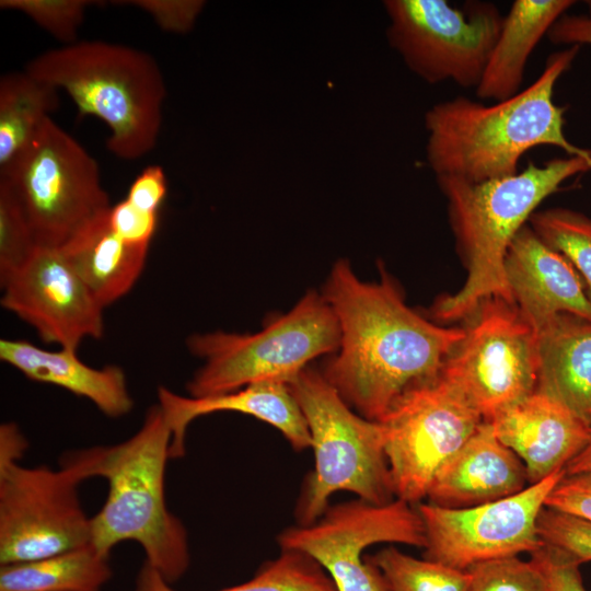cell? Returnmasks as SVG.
I'll return each instance as SVG.
<instances>
[{
    "instance_id": "2",
    "label": "cell",
    "mask_w": 591,
    "mask_h": 591,
    "mask_svg": "<svg viewBox=\"0 0 591 591\" xmlns=\"http://www.w3.org/2000/svg\"><path fill=\"white\" fill-rule=\"evenodd\" d=\"M580 45L548 56L537 79L518 94L490 105L457 96L425 114L426 159L438 176L482 183L514 175L532 148L554 146L568 157L591 161V150L564 132L565 108L555 104L557 80L571 66Z\"/></svg>"
},
{
    "instance_id": "22",
    "label": "cell",
    "mask_w": 591,
    "mask_h": 591,
    "mask_svg": "<svg viewBox=\"0 0 591 591\" xmlns=\"http://www.w3.org/2000/svg\"><path fill=\"white\" fill-rule=\"evenodd\" d=\"M573 4L572 0L513 1L475 89L477 97L499 102L518 94L531 53Z\"/></svg>"
},
{
    "instance_id": "8",
    "label": "cell",
    "mask_w": 591,
    "mask_h": 591,
    "mask_svg": "<svg viewBox=\"0 0 591 591\" xmlns=\"http://www.w3.org/2000/svg\"><path fill=\"white\" fill-rule=\"evenodd\" d=\"M27 441L14 422L0 427V564L33 561L91 544V518L78 487L91 477L84 450L59 470L19 464Z\"/></svg>"
},
{
    "instance_id": "28",
    "label": "cell",
    "mask_w": 591,
    "mask_h": 591,
    "mask_svg": "<svg viewBox=\"0 0 591 591\" xmlns=\"http://www.w3.org/2000/svg\"><path fill=\"white\" fill-rule=\"evenodd\" d=\"M528 223L544 243L573 266L591 301V217L555 207L535 211Z\"/></svg>"
},
{
    "instance_id": "13",
    "label": "cell",
    "mask_w": 591,
    "mask_h": 591,
    "mask_svg": "<svg viewBox=\"0 0 591 591\" xmlns=\"http://www.w3.org/2000/svg\"><path fill=\"white\" fill-rule=\"evenodd\" d=\"M281 549L302 553L329 576L337 591H389L381 571L362 552L379 543L426 546L417 508L395 498L375 505L356 499L328 506L314 523L296 525L277 536Z\"/></svg>"
},
{
    "instance_id": "35",
    "label": "cell",
    "mask_w": 591,
    "mask_h": 591,
    "mask_svg": "<svg viewBox=\"0 0 591 591\" xmlns=\"http://www.w3.org/2000/svg\"><path fill=\"white\" fill-rule=\"evenodd\" d=\"M530 555L543 571L548 591H587L579 570L580 564L567 553L544 544Z\"/></svg>"
},
{
    "instance_id": "36",
    "label": "cell",
    "mask_w": 591,
    "mask_h": 591,
    "mask_svg": "<svg viewBox=\"0 0 591 591\" xmlns=\"http://www.w3.org/2000/svg\"><path fill=\"white\" fill-rule=\"evenodd\" d=\"M545 507L591 522V473L565 474L547 497Z\"/></svg>"
},
{
    "instance_id": "33",
    "label": "cell",
    "mask_w": 591,
    "mask_h": 591,
    "mask_svg": "<svg viewBox=\"0 0 591 591\" xmlns=\"http://www.w3.org/2000/svg\"><path fill=\"white\" fill-rule=\"evenodd\" d=\"M113 3L137 8L163 32L177 35L189 33L206 7L202 0H127Z\"/></svg>"
},
{
    "instance_id": "7",
    "label": "cell",
    "mask_w": 591,
    "mask_h": 591,
    "mask_svg": "<svg viewBox=\"0 0 591 591\" xmlns=\"http://www.w3.org/2000/svg\"><path fill=\"white\" fill-rule=\"evenodd\" d=\"M337 317L322 292L309 290L287 313L274 315L252 334H194L189 352L204 364L187 382L192 397L233 392L247 385L288 384L317 357L338 350Z\"/></svg>"
},
{
    "instance_id": "25",
    "label": "cell",
    "mask_w": 591,
    "mask_h": 591,
    "mask_svg": "<svg viewBox=\"0 0 591 591\" xmlns=\"http://www.w3.org/2000/svg\"><path fill=\"white\" fill-rule=\"evenodd\" d=\"M58 89L25 70L0 78V170L32 140L59 106Z\"/></svg>"
},
{
    "instance_id": "18",
    "label": "cell",
    "mask_w": 591,
    "mask_h": 591,
    "mask_svg": "<svg viewBox=\"0 0 591 591\" xmlns=\"http://www.w3.org/2000/svg\"><path fill=\"white\" fill-rule=\"evenodd\" d=\"M529 485L523 462L483 420L439 468L427 499L441 507L467 508L512 496Z\"/></svg>"
},
{
    "instance_id": "21",
    "label": "cell",
    "mask_w": 591,
    "mask_h": 591,
    "mask_svg": "<svg viewBox=\"0 0 591 591\" xmlns=\"http://www.w3.org/2000/svg\"><path fill=\"white\" fill-rule=\"evenodd\" d=\"M541 391L591 427V321L559 314L537 331Z\"/></svg>"
},
{
    "instance_id": "26",
    "label": "cell",
    "mask_w": 591,
    "mask_h": 591,
    "mask_svg": "<svg viewBox=\"0 0 591 591\" xmlns=\"http://www.w3.org/2000/svg\"><path fill=\"white\" fill-rule=\"evenodd\" d=\"M134 591H176L146 560L136 577ZM219 591H337L326 571L309 556L281 549L255 576L241 584Z\"/></svg>"
},
{
    "instance_id": "5",
    "label": "cell",
    "mask_w": 591,
    "mask_h": 591,
    "mask_svg": "<svg viewBox=\"0 0 591 591\" xmlns=\"http://www.w3.org/2000/svg\"><path fill=\"white\" fill-rule=\"evenodd\" d=\"M25 71L65 91L80 115L102 120L107 149L124 160L153 150L163 119L166 86L148 53L103 40H78L33 58Z\"/></svg>"
},
{
    "instance_id": "11",
    "label": "cell",
    "mask_w": 591,
    "mask_h": 591,
    "mask_svg": "<svg viewBox=\"0 0 591 591\" xmlns=\"http://www.w3.org/2000/svg\"><path fill=\"white\" fill-rule=\"evenodd\" d=\"M464 337L441 373L489 421L537 387V332L501 298L484 300L466 318Z\"/></svg>"
},
{
    "instance_id": "4",
    "label": "cell",
    "mask_w": 591,
    "mask_h": 591,
    "mask_svg": "<svg viewBox=\"0 0 591 591\" xmlns=\"http://www.w3.org/2000/svg\"><path fill=\"white\" fill-rule=\"evenodd\" d=\"M172 431L158 404L127 440L84 449L91 477L107 480V497L91 518V544L103 556L123 542L138 543L150 564L169 583L189 568L186 528L165 500V466L171 459Z\"/></svg>"
},
{
    "instance_id": "27",
    "label": "cell",
    "mask_w": 591,
    "mask_h": 591,
    "mask_svg": "<svg viewBox=\"0 0 591 591\" xmlns=\"http://www.w3.org/2000/svg\"><path fill=\"white\" fill-rule=\"evenodd\" d=\"M383 575L389 591H467L470 573L387 547L366 557Z\"/></svg>"
},
{
    "instance_id": "31",
    "label": "cell",
    "mask_w": 591,
    "mask_h": 591,
    "mask_svg": "<svg viewBox=\"0 0 591 591\" xmlns=\"http://www.w3.org/2000/svg\"><path fill=\"white\" fill-rule=\"evenodd\" d=\"M467 571V591H548L543 571L532 559L498 558L476 564Z\"/></svg>"
},
{
    "instance_id": "23",
    "label": "cell",
    "mask_w": 591,
    "mask_h": 591,
    "mask_svg": "<svg viewBox=\"0 0 591 591\" xmlns=\"http://www.w3.org/2000/svg\"><path fill=\"white\" fill-rule=\"evenodd\" d=\"M108 210L59 247L104 309L132 289L143 271L149 251L123 242L109 227Z\"/></svg>"
},
{
    "instance_id": "30",
    "label": "cell",
    "mask_w": 591,
    "mask_h": 591,
    "mask_svg": "<svg viewBox=\"0 0 591 591\" xmlns=\"http://www.w3.org/2000/svg\"><path fill=\"white\" fill-rule=\"evenodd\" d=\"M91 0H1L2 10L16 11L36 23L51 36L69 45L78 42Z\"/></svg>"
},
{
    "instance_id": "39",
    "label": "cell",
    "mask_w": 591,
    "mask_h": 591,
    "mask_svg": "<svg viewBox=\"0 0 591 591\" xmlns=\"http://www.w3.org/2000/svg\"><path fill=\"white\" fill-rule=\"evenodd\" d=\"M567 475L591 473V437L587 445L566 465Z\"/></svg>"
},
{
    "instance_id": "24",
    "label": "cell",
    "mask_w": 591,
    "mask_h": 591,
    "mask_svg": "<svg viewBox=\"0 0 591 591\" xmlns=\"http://www.w3.org/2000/svg\"><path fill=\"white\" fill-rule=\"evenodd\" d=\"M112 575L109 557L89 544L33 561L1 565L0 591H101Z\"/></svg>"
},
{
    "instance_id": "17",
    "label": "cell",
    "mask_w": 591,
    "mask_h": 591,
    "mask_svg": "<svg viewBox=\"0 0 591 591\" xmlns=\"http://www.w3.org/2000/svg\"><path fill=\"white\" fill-rule=\"evenodd\" d=\"M489 422L499 440L523 462L530 485L565 470L591 437L590 426L537 390Z\"/></svg>"
},
{
    "instance_id": "9",
    "label": "cell",
    "mask_w": 591,
    "mask_h": 591,
    "mask_svg": "<svg viewBox=\"0 0 591 591\" xmlns=\"http://www.w3.org/2000/svg\"><path fill=\"white\" fill-rule=\"evenodd\" d=\"M38 246L60 247L111 208L96 160L47 117L27 146L0 170Z\"/></svg>"
},
{
    "instance_id": "14",
    "label": "cell",
    "mask_w": 591,
    "mask_h": 591,
    "mask_svg": "<svg viewBox=\"0 0 591 591\" xmlns=\"http://www.w3.org/2000/svg\"><path fill=\"white\" fill-rule=\"evenodd\" d=\"M565 474V470L558 471L512 496L473 507L418 503L426 534L425 558L467 570L479 563L534 553L544 545L537 528L540 514Z\"/></svg>"
},
{
    "instance_id": "16",
    "label": "cell",
    "mask_w": 591,
    "mask_h": 591,
    "mask_svg": "<svg viewBox=\"0 0 591 591\" xmlns=\"http://www.w3.org/2000/svg\"><path fill=\"white\" fill-rule=\"evenodd\" d=\"M503 270L513 304L536 332L559 314L591 321L582 278L529 223L511 241Z\"/></svg>"
},
{
    "instance_id": "34",
    "label": "cell",
    "mask_w": 591,
    "mask_h": 591,
    "mask_svg": "<svg viewBox=\"0 0 591 591\" xmlns=\"http://www.w3.org/2000/svg\"><path fill=\"white\" fill-rule=\"evenodd\" d=\"M107 218L111 229L123 242L149 248L158 228V212L143 210L123 199L111 206Z\"/></svg>"
},
{
    "instance_id": "32",
    "label": "cell",
    "mask_w": 591,
    "mask_h": 591,
    "mask_svg": "<svg viewBox=\"0 0 591 591\" xmlns=\"http://www.w3.org/2000/svg\"><path fill=\"white\" fill-rule=\"evenodd\" d=\"M537 528L544 544L567 553L579 564L591 561L590 521L545 507Z\"/></svg>"
},
{
    "instance_id": "15",
    "label": "cell",
    "mask_w": 591,
    "mask_h": 591,
    "mask_svg": "<svg viewBox=\"0 0 591 591\" xmlns=\"http://www.w3.org/2000/svg\"><path fill=\"white\" fill-rule=\"evenodd\" d=\"M1 306L32 326L44 343L78 350L104 335V308L59 247L38 246L0 281Z\"/></svg>"
},
{
    "instance_id": "1",
    "label": "cell",
    "mask_w": 591,
    "mask_h": 591,
    "mask_svg": "<svg viewBox=\"0 0 591 591\" xmlns=\"http://www.w3.org/2000/svg\"><path fill=\"white\" fill-rule=\"evenodd\" d=\"M379 271V281H362L340 258L322 290L340 343L320 371L356 413L374 421L408 389L436 378L464 337L463 327L437 325L410 309L395 279L382 265Z\"/></svg>"
},
{
    "instance_id": "3",
    "label": "cell",
    "mask_w": 591,
    "mask_h": 591,
    "mask_svg": "<svg viewBox=\"0 0 591 591\" xmlns=\"http://www.w3.org/2000/svg\"><path fill=\"white\" fill-rule=\"evenodd\" d=\"M591 171L580 157L529 162L517 174L482 183L436 177L447 199L450 225L467 270L462 288L442 296L431 315L440 322L465 320L484 300L513 303L503 270L507 250L537 206L572 176Z\"/></svg>"
},
{
    "instance_id": "12",
    "label": "cell",
    "mask_w": 591,
    "mask_h": 591,
    "mask_svg": "<svg viewBox=\"0 0 591 591\" xmlns=\"http://www.w3.org/2000/svg\"><path fill=\"white\" fill-rule=\"evenodd\" d=\"M483 420L441 371L402 394L379 421L395 498L410 505L427 498L439 468Z\"/></svg>"
},
{
    "instance_id": "29",
    "label": "cell",
    "mask_w": 591,
    "mask_h": 591,
    "mask_svg": "<svg viewBox=\"0 0 591 591\" xmlns=\"http://www.w3.org/2000/svg\"><path fill=\"white\" fill-rule=\"evenodd\" d=\"M38 244L20 202L0 179V281L24 265Z\"/></svg>"
},
{
    "instance_id": "37",
    "label": "cell",
    "mask_w": 591,
    "mask_h": 591,
    "mask_svg": "<svg viewBox=\"0 0 591 591\" xmlns=\"http://www.w3.org/2000/svg\"><path fill=\"white\" fill-rule=\"evenodd\" d=\"M167 194V179L162 166H146L132 181L126 198L129 202L150 212H158Z\"/></svg>"
},
{
    "instance_id": "6",
    "label": "cell",
    "mask_w": 591,
    "mask_h": 591,
    "mask_svg": "<svg viewBox=\"0 0 591 591\" xmlns=\"http://www.w3.org/2000/svg\"><path fill=\"white\" fill-rule=\"evenodd\" d=\"M306 421L315 457L294 515L314 523L337 491L384 505L395 499L381 422L356 413L323 376L306 367L288 383Z\"/></svg>"
},
{
    "instance_id": "38",
    "label": "cell",
    "mask_w": 591,
    "mask_h": 591,
    "mask_svg": "<svg viewBox=\"0 0 591 591\" xmlns=\"http://www.w3.org/2000/svg\"><path fill=\"white\" fill-rule=\"evenodd\" d=\"M588 15L564 14L547 33V38L556 45H591V1L587 3Z\"/></svg>"
},
{
    "instance_id": "20",
    "label": "cell",
    "mask_w": 591,
    "mask_h": 591,
    "mask_svg": "<svg viewBox=\"0 0 591 591\" xmlns=\"http://www.w3.org/2000/svg\"><path fill=\"white\" fill-rule=\"evenodd\" d=\"M0 360L32 381L89 399L109 418L123 417L132 409L127 378L118 366L93 368L79 359L77 350H47L22 338H2Z\"/></svg>"
},
{
    "instance_id": "10",
    "label": "cell",
    "mask_w": 591,
    "mask_h": 591,
    "mask_svg": "<svg viewBox=\"0 0 591 591\" xmlns=\"http://www.w3.org/2000/svg\"><path fill=\"white\" fill-rule=\"evenodd\" d=\"M387 42L406 67L430 84L477 88L505 16L488 1L385 0Z\"/></svg>"
},
{
    "instance_id": "19",
    "label": "cell",
    "mask_w": 591,
    "mask_h": 591,
    "mask_svg": "<svg viewBox=\"0 0 591 591\" xmlns=\"http://www.w3.org/2000/svg\"><path fill=\"white\" fill-rule=\"evenodd\" d=\"M158 399L172 431L171 459L185 454L187 428L195 419L219 412L245 414L273 426L296 451L312 445L304 416L286 383H257L206 397L183 396L159 386Z\"/></svg>"
}]
</instances>
